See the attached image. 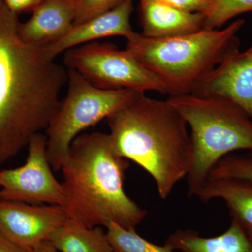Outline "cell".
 Masks as SVG:
<instances>
[{"instance_id": "obj_17", "label": "cell", "mask_w": 252, "mask_h": 252, "mask_svg": "<svg viewBox=\"0 0 252 252\" xmlns=\"http://www.w3.org/2000/svg\"><path fill=\"white\" fill-rule=\"evenodd\" d=\"M106 233L114 252H175L164 245H156L136 233L135 230H127L116 223L106 227Z\"/></svg>"}, {"instance_id": "obj_10", "label": "cell", "mask_w": 252, "mask_h": 252, "mask_svg": "<svg viewBox=\"0 0 252 252\" xmlns=\"http://www.w3.org/2000/svg\"><path fill=\"white\" fill-rule=\"evenodd\" d=\"M194 93L231 99L252 119V43L219 64Z\"/></svg>"}, {"instance_id": "obj_8", "label": "cell", "mask_w": 252, "mask_h": 252, "mask_svg": "<svg viewBox=\"0 0 252 252\" xmlns=\"http://www.w3.org/2000/svg\"><path fill=\"white\" fill-rule=\"evenodd\" d=\"M22 166L0 170V199L33 205L61 206L62 183L55 177L47 154L46 135H34L28 144Z\"/></svg>"}, {"instance_id": "obj_21", "label": "cell", "mask_w": 252, "mask_h": 252, "mask_svg": "<svg viewBox=\"0 0 252 252\" xmlns=\"http://www.w3.org/2000/svg\"><path fill=\"white\" fill-rule=\"evenodd\" d=\"M139 1H154L167 5L176 9L189 12L205 14L208 9L210 0H139Z\"/></svg>"}, {"instance_id": "obj_19", "label": "cell", "mask_w": 252, "mask_h": 252, "mask_svg": "<svg viewBox=\"0 0 252 252\" xmlns=\"http://www.w3.org/2000/svg\"><path fill=\"white\" fill-rule=\"evenodd\" d=\"M209 178L238 179L252 183V154H230L217 162Z\"/></svg>"}, {"instance_id": "obj_22", "label": "cell", "mask_w": 252, "mask_h": 252, "mask_svg": "<svg viewBox=\"0 0 252 252\" xmlns=\"http://www.w3.org/2000/svg\"><path fill=\"white\" fill-rule=\"evenodd\" d=\"M10 11L18 15L22 13L32 12L42 2L43 0H3Z\"/></svg>"}, {"instance_id": "obj_4", "label": "cell", "mask_w": 252, "mask_h": 252, "mask_svg": "<svg viewBox=\"0 0 252 252\" xmlns=\"http://www.w3.org/2000/svg\"><path fill=\"white\" fill-rule=\"evenodd\" d=\"M245 21L185 35L152 38L134 32L127 47L166 88L169 96L192 94L224 60L240 50L238 32Z\"/></svg>"}, {"instance_id": "obj_20", "label": "cell", "mask_w": 252, "mask_h": 252, "mask_svg": "<svg viewBox=\"0 0 252 252\" xmlns=\"http://www.w3.org/2000/svg\"><path fill=\"white\" fill-rule=\"evenodd\" d=\"M126 0H75L76 16L74 26L114 9Z\"/></svg>"}, {"instance_id": "obj_16", "label": "cell", "mask_w": 252, "mask_h": 252, "mask_svg": "<svg viewBox=\"0 0 252 252\" xmlns=\"http://www.w3.org/2000/svg\"><path fill=\"white\" fill-rule=\"evenodd\" d=\"M49 241L61 252H114L102 227L89 228L67 219Z\"/></svg>"}, {"instance_id": "obj_9", "label": "cell", "mask_w": 252, "mask_h": 252, "mask_svg": "<svg viewBox=\"0 0 252 252\" xmlns=\"http://www.w3.org/2000/svg\"><path fill=\"white\" fill-rule=\"evenodd\" d=\"M67 219L60 205L0 199V234L26 248L33 249L49 240Z\"/></svg>"}, {"instance_id": "obj_7", "label": "cell", "mask_w": 252, "mask_h": 252, "mask_svg": "<svg viewBox=\"0 0 252 252\" xmlns=\"http://www.w3.org/2000/svg\"><path fill=\"white\" fill-rule=\"evenodd\" d=\"M64 64L102 89L167 94L165 86L129 50L108 43H88L64 52Z\"/></svg>"}, {"instance_id": "obj_2", "label": "cell", "mask_w": 252, "mask_h": 252, "mask_svg": "<svg viewBox=\"0 0 252 252\" xmlns=\"http://www.w3.org/2000/svg\"><path fill=\"white\" fill-rule=\"evenodd\" d=\"M129 164L114 152L109 134L81 133L73 141L61 170L67 219L89 228L111 223L135 230L147 215L126 193Z\"/></svg>"}, {"instance_id": "obj_12", "label": "cell", "mask_w": 252, "mask_h": 252, "mask_svg": "<svg viewBox=\"0 0 252 252\" xmlns=\"http://www.w3.org/2000/svg\"><path fill=\"white\" fill-rule=\"evenodd\" d=\"M75 0H43L25 23L18 34L25 42L44 48L62 39L74 26Z\"/></svg>"}, {"instance_id": "obj_23", "label": "cell", "mask_w": 252, "mask_h": 252, "mask_svg": "<svg viewBox=\"0 0 252 252\" xmlns=\"http://www.w3.org/2000/svg\"><path fill=\"white\" fill-rule=\"evenodd\" d=\"M0 252H33V249L22 246L0 234Z\"/></svg>"}, {"instance_id": "obj_24", "label": "cell", "mask_w": 252, "mask_h": 252, "mask_svg": "<svg viewBox=\"0 0 252 252\" xmlns=\"http://www.w3.org/2000/svg\"><path fill=\"white\" fill-rule=\"evenodd\" d=\"M33 252H58V250L51 242L47 240L36 245L35 248H33Z\"/></svg>"}, {"instance_id": "obj_5", "label": "cell", "mask_w": 252, "mask_h": 252, "mask_svg": "<svg viewBox=\"0 0 252 252\" xmlns=\"http://www.w3.org/2000/svg\"><path fill=\"white\" fill-rule=\"evenodd\" d=\"M167 100L190 130L189 196H195L225 156L238 151L252 154V119L236 102L222 96L197 93L170 95Z\"/></svg>"}, {"instance_id": "obj_3", "label": "cell", "mask_w": 252, "mask_h": 252, "mask_svg": "<svg viewBox=\"0 0 252 252\" xmlns=\"http://www.w3.org/2000/svg\"><path fill=\"white\" fill-rule=\"evenodd\" d=\"M114 152L144 169L162 200L188 175L191 162L189 126L167 100L137 94L107 119Z\"/></svg>"}, {"instance_id": "obj_13", "label": "cell", "mask_w": 252, "mask_h": 252, "mask_svg": "<svg viewBox=\"0 0 252 252\" xmlns=\"http://www.w3.org/2000/svg\"><path fill=\"white\" fill-rule=\"evenodd\" d=\"M142 33L152 38L185 35L204 28L205 16L154 1H140Z\"/></svg>"}, {"instance_id": "obj_1", "label": "cell", "mask_w": 252, "mask_h": 252, "mask_svg": "<svg viewBox=\"0 0 252 252\" xmlns=\"http://www.w3.org/2000/svg\"><path fill=\"white\" fill-rule=\"evenodd\" d=\"M19 24L0 0V166L47 128L68 81L44 48L21 39Z\"/></svg>"}, {"instance_id": "obj_18", "label": "cell", "mask_w": 252, "mask_h": 252, "mask_svg": "<svg viewBox=\"0 0 252 252\" xmlns=\"http://www.w3.org/2000/svg\"><path fill=\"white\" fill-rule=\"evenodd\" d=\"M252 12V0H210L203 29H220L239 15Z\"/></svg>"}, {"instance_id": "obj_11", "label": "cell", "mask_w": 252, "mask_h": 252, "mask_svg": "<svg viewBox=\"0 0 252 252\" xmlns=\"http://www.w3.org/2000/svg\"><path fill=\"white\" fill-rule=\"evenodd\" d=\"M133 11V0H126L107 12L73 26L62 39L44 49L51 59H56L61 53L97 39L113 36L128 39L135 32L130 24Z\"/></svg>"}, {"instance_id": "obj_14", "label": "cell", "mask_w": 252, "mask_h": 252, "mask_svg": "<svg viewBox=\"0 0 252 252\" xmlns=\"http://www.w3.org/2000/svg\"><path fill=\"white\" fill-rule=\"evenodd\" d=\"M195 196L203 203L223 200L232 220L252 241V183L238 179H207Z\"/></svg>"}, {"instance_id": "obj_6", "label": "cell", "mask_w": 252, "mask_h": 252, "mask_svg": "<svg viewBox=\"0 0 252 252\" xmlns=\"http://www.w3.org/2000/svg\"><path fill=\"white\" fill-rule=\"evenodd\" d=\"M68 88L46 130L47 154L53 170H61L73 141L91 126L117 112L139 94L127 89H102L68 69Z\"/></svg>"}, {"instance_id": "obj_15", "label": "cell", "mask_w": 252, "mask_h": 252, "mask_svg": "<svg viewBox=\"0 0 252 252\" xmlns=\"http://www.w3.org/2000/svg\"><path fill=\"white\" fill-rule=\"evenodd\" d=\"M165 245L182 252H252V240L233 220L228 229L217 236L205 238L195 230H177Z\"/></svg>"}]
</instances>
